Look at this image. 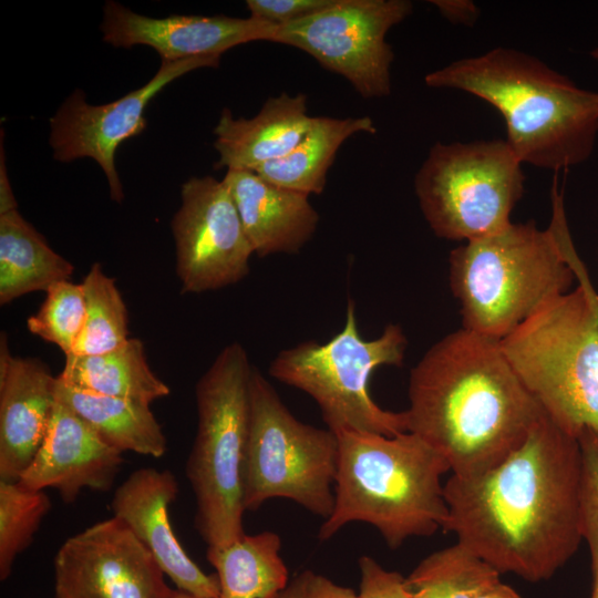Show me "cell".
I'll return each mask as SVG.
<instances>
[{
  "label": "cell",
  "instance_id": "obj_1",
  "mask_svg": "<svg viewBox=\"0 0 598 598\" xmlns=\"http://www.w3.org/2000/svg\"><path fill=\"white\" fill-rule=\"evenodd\" d=\"M578 440L544 412L525 442L484 474L444 484V532L501 574L551 578L582 539Z\"/></svg>",
  "mask_w": 598,
  "mask_h": 598
},
{
  "label": "cell",
  "instance_id": "obj_2",
  "mask_svg": "<svg viewBox=\"0 0 598 598\" xmlns=\"http://www.w3.org/2000/svg\"><path fill=\"white\" fill-rule=\"evenodd\" d=\"M408 432L471 478L517 450L544 410L507 362L499 340L461 328L434 343L412 368Z\"/></svg>",
  "mask_w": 598,
  "mask_h": 598
},
{
  "label": "cell",
  "instance_id": "obj_3",
  "mask_svg": "<svg viewBox=\"0 0 598 598\" xmlns=\"http://www.w3.org/2000/svg\"><path fill=\"white\" fill-rule=\"evenodd\" d=\"M432 87L457 89L503 115L505 140L522 163L558 171L585 162L598 133V92L524 52L497 48L425 76Z\"/></svg>",
  "mask_w": 598,
  "mask_h": 598
},
{
  "label": "cell",
  "instance_id": "obj_4",
  "mask_svg": "<svg viewBox=\"0 0 598 598\" xmlns=\"http://www.w3.org/2000/svg\"><path fill=\"white\" fill-rule=\"evenodd\" d=\"M563 197L553 189L547 229L534 221L466 241L448 259L451 290L460 303L462 328L503 339L551 299L570 290L575 269Z\"/></svg>",
  "mask_w": 598,
  "mask_h": 598
},
{
  "label": "cell",
  "instance_id": "obj_5",
  "mask_svg": "<svg viewBox=\"0 0 598 598\" xmlns=\"http://www.w3.org/2000/svg\"><path fill=\"white\" fill-rule=\"evenodd\" d=\"M331 515L319 528L328 540L342 527L372 525L391 549L431 536L448 516L441 477L448 463L416 434L342 431Z\"/></svg>",
  "mask_w": 598,
  "mask_h": 598
},
{
  "label": "cell",
  "instance_id": "obj_6",
  "mask_svg": "<svg viewBox=\"0 0 598 598\" xmlns=\"http://www.w3.org/2000/svg\"><path fill=\"white\" fill-rule=\"evenodd\" d=\"M579 286L539 308L499 340L527 392L574 437L598 431V296L571 245Z\"/></svg>",
  "mask_w": 598,
  "mask_h": 598
},
{
  "label": "cell",
  "instance_id": "obj_7",
  "mask_svg": "<svg viewBox=\"0 0 598 598\" xmlns=\"http://www.w3.org/2000/svg\"><path fill=\"white\" fill-rule=\"evenodd\" d=\"M254 367L237 341L227 344L195 386L197 430L186 462L196 501L195 528L207 549L244 534L241 470Z\"/></svg>",
  "mask_w": 598,
  "mask_h": 598
},
{
  "label": "cell",
  "instance_id": "obj_8",
  "mask_svg": "<svg viewBox=\"0 0 598 598\" xmlns=\"http://www.w3.org/2000/svg\"><path fill=\"white\" fill-rule=\"evenodd\" d=\"M406 348V336L395 323L386 324L375 339H363L354 302L349 299L341 331L324 343L307 340L280 350L268 372L311 396L327 427L336 434L358 431L394 436L408 432L405 413L381 408L369 383L379 367H401Z\"/></svg>",
  "mask_w": 598,
  "mask_h": 598
},
{
  "label": "cell",
  "instance_id": "obj_9",
  "mask_svg": "<svg viewBox=\"0 0 598 598\" xmlns=\"http://www.w3.org/2000/svg\"><path fill=\"white\" fill-rule=\"evenodd\" d=\"M249 427L241 470L245 511L286 498L327 519L334 505L339 439L298 420L254 368Z\"/></svg>",
  "mask_w": 598,
  "mask_h": 598
},
{
  "label": "cell",
  "instance_id": "obj_10",
  "mask_svg": "<svg viewBox=\"0 0 598 598\" xmlns=\"http://www.w3.org/2000/svg\"><path fill=\"white\" fill-rule=\"evenodd\" d=\"M522 164L503 140L433 145L414 188L434 234L470 241L507 227L524 192Z\"/></svg>",
  "mask_w": 598,
  "mask_h": 598
},
{
  "label": "cell",
  "instance_id": "obj_11",
  "mask_svg": "<svg viewBox=\"0 0 598 598\" xmlns=\"http://www.w3.org/2000/svg\"><path fill=\"white\" fill-rule=\"evenodd\" d=\"M412 8L406 0H333L312 16L277 27L272 42L308 53L362 97H381L391 92L394 59L386 33Z\"/></svg>",
  "mask_w": 598,
  "mask_h": 598
},
{
  "label": "cell",
  "instance_id": "obj_12",
  "mask_svg": "<svg viewBox=\"0 0 598 598\" xmlns=\"http://www.w3.org/2000/svg\"><path fill=\"white\" fill-rule=\"evenodd\" d=\"M171 228L182 293L218 290L249 274L254 251L223 181L204 176L183 183Z\"/></svg>",
  "mask_w": 598,
  "mask_h": 598
},
{
  "label": "cell",
  "instance_id": "obj_13",
  "mask_svg": "<svg viewBox=\"0 0 598 598\" xmlns=\"http://www.w3.org/2000/svg\"><path fill=\"white\" fill-rule=\"evenodd\" d=\"M220 56H196L162 60L153 78L121 99L101 105L87 103L85 93L76 89L50 118L49 144L54 159L70 163L90 157L103 169L110 197L122 203L124 192L115 167V153L126 140L145 131V111L165 86L199 68H217Z\"/></svg>",
  "mask_w": 598,
  "mask_h": 598
},
{
  "label": "cell",
  "instance_id": "obj_14",
  "mask_svg": "<svg viewBox=\"0 0 598 598\" xmlns=\"http://www.w3.org/2000/svg\"><path fill=\"white\" fill-rule=\"evenodd\" d=\"M53 568L56 598H166L173 590L150 551L114 516L65 539Z\"/></svg>",
  "mask_w": 598,
  "mask_h": 598
},
{
  "label": "cell",
  "instance_id": "obj_15",
  "mask_svg": "<svg viewBox=\"0 0 598 598\" xmlns=\"http://www.w3.org/2000/svg\"><path fill=\"white\" fill-rule=\"evenodd\" d=\"M276 28L251 17L224 14L151 18L113 0L104 4L101 23L104 42L124 49L148 45L162 60L172 61L220 56L234 47L252 41L272 42Z\"/></svg>",
  "mask_w": 598,
  "mask_h": 598
},
{
  "label": "cell",
  "instance_id": "obj_16",
  "mask_svg": "<svg viewBox=\"0 0 598 598\" xmlns=\"http://www.w3.org/2000/svg\"><path fill=\"white\" fill-rule=\"evenodd\" d=\"M178 483L169 470L141 467L116 487L111 509L150 551L176 589L218 598L216 574L204 573L179 544L169 522L168 507L176 499Z\"/></svg>",
  "mask_w": 598,
  "mask_h": 598
},
{
  "label": "cell",
  "instance_id": "obj_17",
  "mask_svg": "<svg viewBox=\"0 0 598 598\" xmlns=\"http://www.w3.org/2000/svg\"><path fill=\"white\" fill-rule=\"evenodd\" d=\"M122 464V452L56 400L44 440L19 482L31 489L54 488L72 504L83 489H111Z\"/></svg>",
  "mask_w": 598,
  "mask_h": 598
},
{
  "label": "cell",
  "instance_id": "obj_18",
  "mask_svg": "<svg viewBox=\"0 0 598 598\" xmlns=\"http://www.w3.org/2000/svg\"><path fill=\"white\" fill-rule=\"evenodd\" d=\"M56 377L37 358L13 357L0 375V481L16 482L38 453L52 416Z\"/></svg>",
  "mask_w": 598,
  "mask_h": 598
},
{
  "label": "cell",
  "instance_id": "obj_19",
  "mask_svg": "<svg viewBox=\"0 0 598 598\" xmlns=\"http://www.w3.org/2000/svg\"><path fill=\"white\" fill-rule=\"evenodd\" d=\"M221 181L254 255L297 254L316 233L319 214L309 195L269 183L249 169H228Z\"/></svg>",
  "mask_w": 598,
  "mask_h": 598
},
{
  "label": "cell",
  "instance_id": "obj_20",
  "mask_svg": "<svg viewBox=\"0 0 598 598\" xmlns=\"http://www.w3.org/2000/svg\"><path fill=\"white\" fill-rule=\"evenodd\" d=\"M307 95L286 92L269 97L250 118H235L224 109L214 128V147L219 158L216 169H249L283 157L308 132Z\"/></svg>",
  "mask_w": 598,
  "mask_h": 598
},
{
  "label": "cell",
  "instance_id": "obj_21",
  "mask_svg": "<svg viewBox=\"0 0 598 598\" xmlns=\"http://www.w3.org/2000/svg\"><path fill=\"white\" fill-rule=\"evenodd\" d=\"M55 396L115 450L152 457L165 455L167 439L148 404L79 390L59 377Z\"/></svg>",
  "mask_w": 598,
  "mask_h": 598
},
{
  "label": "cell",
  "instance_id": "obj_22",
  "mask_svg": "<svg viewBox=\"0 0 598 598\" xmlns=\"http://www.w3.org/2000/svg\"><path fill=\"white\" fill-rule=\"evenodd\" d=\"M79 390L151 405L169 395V386L151 369L143 342L130 338L120 348L96 355L65 357L58 375Z\"/></svg>",
  "mask_w": 598,
  "mask_h": 598
},
{
  "label": "cell",
  "instance_id": "obj_23",
  "mask_svg": "<svg viewBox=\"0 0 598 598\" xmlns=\"http://www.w3.org/2000/svg\"><path fill=\"white\" fill-rule=\"evenodd\" d=\"M74 266L18 209L0 215V303L70 280Z\"/></svg>",
  "mask_w": 598,
  "mask_h": 598
},
{
  "label": "cell",
  "instance_id": "obj_24",
  "mask_svg": "<svg viewBox=\"0 0 598 598\" xmlns=\"http://www.w3.org/2000/svg\"><path fill=\"white\" fill-rule=\"evenodd\" d=\"M375 132L374 123L369 116H317L290 153L260 165L252 172L275 185L307 195H318L326 187L328 171L341 145L354 134Z\"/></svg>",
  "mask_w": 598,
  "mask_h": 598
},
{
  "label": "cell",
  "instance_id": "obj_25",
  "mask_svg": "<svg viewBox=\"0 0 598 598\" xmlns=\"http://www.w3.org/2000/svg\"><path fill=\"white\" fill-rule=\"evenodd\" d=\"M280 551L281 538L270 530L244 534L225 547L207 549L219 584L218 598H279L290 582Z\"/></svg>",
  "mask_w": 598,
  "mask_h": 598
},
{
  "label": "cell",
  "instance_id": "obj_26",
  "mask_svg": "<svg viewBox=\"0 0 598 598\" xmlns=\"http://www.w3.org/2000/svg\"><path fill=\"white\" fill-rule=\"evenodd\" d=\"M501 573L457 542L422 559L404 577L411 598H476L501 581Z\"/></svg>",
  "mask_w": 598,
  "mask_h": 598
},
{
  "label": "cell",
  "instance_id": "obj_27",
  "mask_svg": "<svg viewBox=\"0 0 598 598\" xmlns=\"http://www.w3.org/2000/svg\"><path fill=\"white\" fill-rule=\"evenodd\" d=\"M85 319L72 354L96 355L113 351L128 339V315L115 279L94 262L81 282Z\"/></svg>",
  "mask_w": 598,
  "mask_h": 598
},
{
  "label": "cell",
  "instance_id": "obj_28",
  "mask_svg": "<svg viewBox=\"0 0 598 598\" xmlns=\"http://www.w3.org/2000/svg\"><path fill=\"white\" fill-rule=\"evenodd\" d=\"M51 508L44 491L31 489L19 481H0V579L12 571L19 554L32 543Z\"/></svg>",
  "mask_w": 598,
  "mask_h": 598
},
{
  "label": "cell",
  "instance_id": "obj_29",
  "mask_svg": "<svg viewBox=\"0 0 598 598\" xmlns=\"http://www.w3.org/2000/svg\"><path fill=\"white\" fill-rule=\"evenodd\" d=\"M85 319V297L82 283L63 280L45 290L39 310L27 320L28 330L58 346L64 355L73 353Z\"/></svg>",
  "mask_w": 598,
  "mask_h": 598
},
{
  "label": "cell",
  "instance_id": "obj_30",
  "mask_svg": "<svg viewBox=\"0 0 598 598\" xmlns=\"http://www.w3.org/2000/svg\"><path fill=\"white\" fill-rule=\"evenodd\" d=\"M580 448L579 517L592 573L598 570V431L585 429L577 437Z\"/></svg>",
  "mask_w": 598,
  "mask_h": 598
},
{
  "label": "cell",
  "instance_id": "obj_31",
  "mask_svg": "<svg viewBox=\"0 0 598 598\" xmlns=\"http://www.w3.org/2000/svg\"><path fill=\"white\" fill-rule=\"evenodd\" d=\"M333 0H247L251 18L282 27L312 16L327 8Z\"/></svg>",
  "mask_w": 598,
  "mask_h": 598
},
{
  "label": "cell",
  "instance_id": "obj_32",
  "mask_svg": "<svg viewBox=\"0 0 598 598\" xmlns=\"http://www.w3.org/2000/svg\"><path fill=\"white\" fill-rule=\"evenodd\" d=\"M358 566L360 598H411L400 573L385 569L368 555L359 558Z\"/></svg>",
  "mask_w": 598,
  "mask_h": 598
},
{
  "label": "cell",
  "instance_id": "obj_33",
  "mask_svg": "<svg viewBox=\"0 0 598 598\" xmlns=\"http://www.w3.org/2000/svg\"><path fill=\"white\" fill-rule=\"evenodd\" d=\"M301 598H360L349 587L333 582L323 575L305 570V585Z\"/></svg>",
  "mask_w": 598,
  "mask_h": 598
},
{
  "label": "cell",
  "instance_id": "obj_34",
  "mask_svg": "<svg viewBox=\"0 0 598 598\" xmlns=\"http://www.w3.org/2000/svg\"><path fill=\"white\" fill-rule=\"evenodd\" d=\"M3 158L4 156L1 147L0 215L18 209L17 202L7 176Z\"/></svg>",
  "mask_w": 598,
  "mask_h": 598
},
{
  "label": "cell",
  "instance_id": "obj_35",
  "mask_svg": "<svg viewBox=\"0 0 598 598\" xmlns=\"http://www.w3.org/2000/svg\"><path fill=\"white\" fill-rule=\"evenodd\" d=\"M476 598H522L511 586L499 581Z\"/></svg>",
  "mask_w": 598,
  "mask_h": 598
},
{
  "label": "cell",
  "instance_id": "obj_36",
  "mask_svg": "<svg viewBox=\"0 0 598 598\" xmlns=\"http://www.w3.org/2000/svg\"><path fill=\"white\" fill-rule=\"evenodd\" d=\"M305 585V571L300 573L292 580H290L288 587L282 591L279 598H301Z\"/></svg>",
  "mask_w": 598,
  "mask_h": 598
},
{
  "label": "cell",
  "instance_id": "obj_37",
  "mask_svg": "<svg viewBox=\"0 0 598 598\" xmlns=\"http://www.w3.org/2000/svg\"><path fill=\"white\" fill-rule=\"evenodd\" d=\"M166 598H205V597H199V596H196V595H193L187 591L179 590V589H173L172 592Z\"/></svg>",
  "mask_w": 598,
  "mask_h": 598
},
{
  "label": "cell",
  "instance_id": "obj_38",
  "mask_svg": "<svg viewBox=\"0 0 598 598\" xmlns=\"http://www.w3.org/2000/svg\"><path fill=\"white\" fill-rule=\"evenodd\" d=\"M594 581H592V590H591V598H598V570L592 573Z\"/></svg>",
  "mask_w": 598,
  "mask_h": 598
},
{
  "label": "cell",
  "instance_id": "obj_39",
  "mask_svg": "<svg viewBox=\"0 0 598 598\" xmlns=\"http://www.w3.org/2000/svg\"><path fill=\"white\" fill-rule=\"evenodd\" d=\"M591 54H592L596 59H598V49L595 50Z\"/></svg>",
  "mask_w": 598,
  "mask_h": 598
}]
</instances>
